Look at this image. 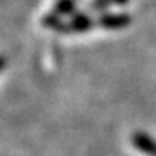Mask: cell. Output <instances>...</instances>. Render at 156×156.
Wrapping results in <instances>:
<instances>
[{
    "mask_svg": "<svg viewBox=\"0 0 156 156\" xmlns=\"http://www.w3.org/2000/svg\"><path fill=\"white\" fill-rule=\"evenodd\" d=\"M3 67H5V58H2V56H0V72L3 70Z\"/></svg>",
    "mask_w": 156,
    "mask_h": 156,
    "instance_id": "cell-7",
    "label": "cell"
},
{
    "mask_svg": "<svg viewBox=\"0 0 156 156\" xmlns=\"http://www.w3.org/2000/svg\"><path fill=\"white\" fill-rule=\"evenodd\" d=\"M75 6H76V0H58V3L54 5V8L51 13L58 16H67V15H72L75 11Z\"/></svg>",
    "mask_w": 156,
    "mask_h": 156,
    "instance_id": "cell-4",
    "label": "cell"
},
{
    "mask_svg": "<svg viewBox=\"0 0 156 156\" xmlns=\"http://www.w3.org/2000/svg\"><path fill=\"white\" fill-rule=\"evenodd\" d=\"M93 26H94V21L91 16L83 15V13H75L72 19L69 23H62L56 32H59V34H83V32L91 30Z\"/></svg>",
    "mask_w": 156,
    "mask_h": 156,
    "instance_id": "cell-1",
    "label": "cell"
},
{
    "mask_svg": "<svg viewBox=\"0 0 156 156\" xmlns=\"http://www.w3.org/2000/svg\"><path fill=\"white\" fill-rule=\"evenodd\" d=\"M129 0H113V3H116V5H126Z\"/></svg>",
    "mask_w": 156,
    "mask_h": 156,
    "instance_id": "cell-6",
    "label": "cell"
},
{
    "mask_svg": "<svg viewBox=\"0 0 156 156\" xmlns=\"http://www.w3.org/2000/svg\"><path fill=\"white\" fill-rule=\"evenodd\" d=\"M132 145L139 148L140 151H144L150 156H156V142L147 136L145 132H136L132 134Z\"/></svg>",
    "mask_w": 156,
    "mask_h": 156,
    "instance_id": "cell-3",
    "label": "cell"
},
{
    "mask_svg": "<svg viewBox=\"0 0 156 156\" xmlns=\"http://www.w3.org/2000/svg\"><path fill=\"white\" fill-rule=\"evenodd\" d=\"M112 3H113V0H94V2H93V8L104 11V10L107 8L108 5H112Z\"/></svg>",
    "mask_w": 156,
    "mask_h": 156,
    "instance_id": "cell-5",
    "label": "cell"
},
{
    "mask_svg": "<svg viewBox=\"0 0 156 156\" xmlns=\"http://www.w3.org/2000/svg\"><path fill=\"white\" fill-rule=\"evenodd\" d=\"M131 16L127 13H104L97 19V26L107 30H119L131 24Z\"/></svg>",
    "mask_w": 156,
    "mask_h": 156,
    "instance_id": "cell-2",
    "label": "cell"
}]
</instances>
